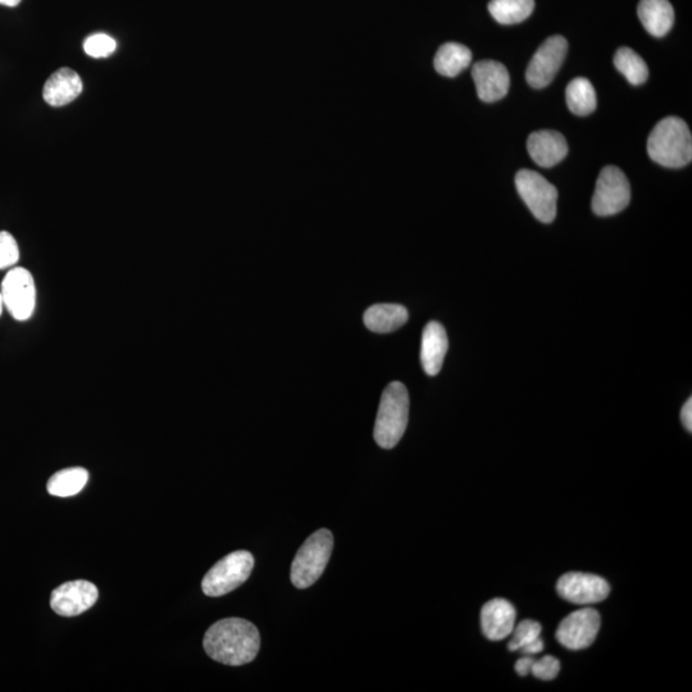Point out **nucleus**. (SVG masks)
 Masks as SVG:
<instances>
[{
	"label": "nucleus",
	"instance_id": "1",
	"mask_svg": "<svg viewBox=\"0 0 692 692\" xmlns=\"http://www.w3.org/2000/svg\"><path fill=\"white\" fill-rule=\"evenodd\" d=\"M203 645L208 657L226 666L238 667L256 659L261 636L252 622L226 618L208 628Z\"/></svg>",
	"mask_w": 692,
	"mask_h": 692
},
{
	"label": "nucleus",
	"instance_id": "15",
	"mask_svg": "<svg viewBox=\"0 0 692 692\" xmlns=\"http://www.w3.org/2000/svg\"><path fill=\"white\" fill-rule=\"evenodd\" d=\"M516 626V609L508 600H490L481 610V628L487 639L500 641L512 635Z\"/></svg>",
	"mask_w": 692,
	"mask_h": 692
},
{
	"label": "nucleus",
	"instance_id": "19",
	"mask_svg": "<svg viewBox=\"0 0 692 692\" xmlns=\"http://www.w3.org/2000/svg\"><path fill=\"white\" fill-rule=\"evenodd\" d=\"M407 308L400 304H375L364 312L363 321L368 330L389 334L408 322Z\"/></svg>",
	"mask_w": 692,
	"mask_h": 692
},
{
	"label": "nucleus",
	"instance_id": "29",
	"mask_svg": "<svg viewBox=\"0 0 692 692\" xmlns=\"http://www.w3.org/2000/svg\"><path fill=\"white\" fill-rule=\"evenodd\" d=\"M534 655H525L521 659L517 660L516 672L519 676L525 677L528 673H531L532 664H534Z\"/></svg>",
	"mask_w": 692,
	"mask_h": 692
},
{
	"label": "nucleus",
	"instance_id": "24",
	"mask_svg": "<svg viewBox=\"0 0 692 692\" xmlns=\"http://www.w3.org/2000/svg\"><path fill=\"white\" fill-rule=\"evenodd\" d=\"M614 66L631 85H643L648 80V65L631 48L622 47L617 50L616 56H614Z\"/></svg>",
	"mask_w": 692,
	"mask_h": 692
},
{
	"label": "nucleus",
	"instance_id": "18",
	"mask_svg": "<svg viewBox=\"0 0 692 692\" xmlns=\"http://www.w3.org/2000/svg\"><path fill=\"white\" fill-rule=\"evenodd\" d=\"M637 15L644 29L655 38L666 36L675 24V11L669 0H641Z\"/></svg>",
	"mask_w": 692,
	"mask_h": 692
},
{
	"label": "nucleus",
	"instance_id": "12",
	"mask_svg": "<svg viewBox=\"0 0 692 692\" xmlns=\"http://www.w3.org/2000/svg\"><path fill=\"white\" fill-rule=\"evenodd\" d=\"M98 587L89 581L66 582L50 596V607L62 617L80 616L98 602Z\"/></svg>",
	"mask_w": 692,
	"mask_h": 692
},
{
	"label": "nucleus",
	"instance_id": "2",
	"mask_svg": "<svg viewBox=\"0 0 692 692\" xmlns=\"http://www.w3.org/2000/svg\"><path fill=\"white\" fill-rule=\"evenodd\" d=\"M648 154L658 165L682 168L692 159V136L686 122L666 117L654 127L648 140Z\"/></svg>",
	"mask_w": 692,
	"mask_h": 692
},
{
	"label": "nucleus",
	"instance_id": "6",
	"mask_svg": "<svg viewBox=\"0 0 692 692\" xmlns=\"http://www.w3.org/2000/svg\"><path fill=\"white\" fill-rule=\"evenodd\" d=\"M516 188L532 215L544 223L557 217L558 190L540 173L521 170L516 175Z\"/></svg>",
	"mask_w": 692,
	"mask_h": 692
},
{
	"label": "nucleus",
	"instance_id": "3",
	"mask_svg": "<svg viewBox=\"0 0 692 692\" xmlns=\"http://www.w3.org/2000/svg\"><path fill=\"white\" fill-rule=\"evenodd\" d=\"M409 418V394L402 382H391L381 396L375 423V441L382 449H393L402 440Z\"/></svg>",
	"mask_w": 692,
	"mask_h": 692
},
{
	"label": "nucleus",
	"instance_id": "5",
	"mask_svg": "<svg viewBox=\"0 0 692 692\" xmlns=\"http://www.w3.org/2000/svg\"><path fill=\"white\" fill-rule=\"evenodd\" d=\"M253 568L254 558L249 552L240 550L226 555L203 578V593L212 598L229 594L248 580Z\"/></svg>",
	"mask_w": 692,
	"mask_h": 692
},
{
	"label": "nucleus",
	"instance_id": "27",
	"mask_svg": "<svg viewBox=\"0 0 692 692\" xmlns=\"http://www.w3.org/2000/svg\"><path fill=\"white\" fill-rule=\"evenodd\" d=\"M20 261V248L8 231H0V270L13 268Z\"/></svg>",
	"mask_w": 692,
	"mask_h": 692
},
{
	"label": "nucleus",
	"instance_id": "21",
	"mask_svg": "<svg viewBox=\"0 0 692 692\" xmlns=\"http://www.w3.org/2000/svg\"><path fill=\"white\" fill-rule=\"evenodd\" d=\"M89 481V472L83 467L66 468L49 478L47 490L50 495L68 498L79 494Z\"/></svg>",
	"mask_w": 692,
	"mask_h": 692
},
{
	"label": "nucleus",
	"instance_id": "16",
	"mask_svg": "<svg viewBox=\"0 0 692 692\" xmlns=\"http://www.w3.org/2000/svg\"><path fill=\"white\" fill-rule=\"evenodd\" d=\"M449 341L444 326L439 322L427 323L422 334L421 363L429 376H436L443 368Z\"/></svg>",
	"mask_w": 692,
	"mask_h": 692
},
{
	"label": "nucleus",
	"instance_id": "9",
	"mask_svg": "<svg viewBox=\"0 0 692 692\" xmlns=\"http://www.w3.org/2000/svg\"><path fill=\"white\" fill-rule=\"evenodd\" d=\"M568 43L561 35L550 36L532 57L526 79L531 88L544 89L554 80L567 56Z\"/></svg>",
	"mask_w": 692,
	"mask_h": 692
},
{
	"label": "nucleus",
	"instance_id": "14",
	"mask_svg": "<svg viewBox=\"0 0 692 692\" xmlns=\"http://www.w3.org/2000/svg\"><path fill=\"white\" fill-rule=\"evenodd\" d=\"M528 153L537 166L552 168L568 154V144L561 132L541 130L532 132L527 140Z\"/></svg>",
	"mask_w": 692,
	"mask_h": 692
},
{
	"label": "nucleus",
	"instance_id": "23",
	"mask_svg": "<svg viewBox=\"0 0 692 692\" xmlns=\"http://www.w3.org/2000/svg\"><path fill=\"white\" fill-rule=\"evenodd\" d=\"M535 9V0H491L489 12L502 25H516L527 20Z\"/></svg>",
	"mask_w": 692,
	"mask_h": 692
},
{
	"label": "nucleus",
	"instance_id": "8",
	"mask_svg": "<svg viewBox=\"0 0 692 692\" xmlns=\"http://www.w3.org/2000/svg\"><path fill=\"white\" fill-rule=\"evenodd\" d=\"M631 202V186L625 173L616 166L604 167L596 182L593 212L596 216L617 215Z\"/></svg>",
	"mask_w": 692,
	"mask_h": 692
},
{
	"label": "nucleus",
	"instance_id": "11",
	"mask_svg": "<svg viewBox=\"0 0 692 692\" xmlns=\"http://www.w3.org/2000/svg\"><path fill=\"white\" fill-rule=\"evenodd\" d=\"M559 596L577 605H591L608 598L610 586L603 577L591 573L569 572L559 578Z\"/></svg>",
	"mask_w": 692,
	"mask_h": 692
},
{
	"label": "nucleus",
	"instance_id": "10",
	"mask_svg": "<svg viewBox=\"0 0 692 692\" xmlns=\"http://www.w3.org/2000/svg\"><path fill=\"white\" fill-rule=\"evenodd\" d=\"M600 623L598 610L578 609L563 619L557 630V640L569 650L589 648L599 634Z\"/></svg>",
	"mask_w": 692,
	"mask_h": 692
},
{
	"label": "nucleus",
	"instance_id": "7",
	"mask_svg": "<svg viewBox=\"0 0 692 692\" xmlns=\"http://www.w3.org/2000/svg\"><path fill=\"white\" fill-rule=\"evenodd\" d=\"M4 308L18 322L29 321L36 309V285L34 276L24 267H13L2 281Z\"/></svg>",
	"mask_w": 692,
	"mask_h": 692
},
{
	"label": "nucleus",
	"instance_id": "28",
	"mask_svg": "<svg viewBox=\"0 0 692 692\" xmlns=\"http://www.w3.org/2000/svg\"><path fill=\"white\" fill-rule=\"evenodd\" d=\"M559 671H561V662L557 658L552 657V655H546L544 658L535 660L531 668L532 675L543 681L554 680L558 676Z\"/></svg>",
	"mask_w": 692,
	"mask_h": 692
},
{
	"label": "nucleus",
	"instance_id": "33",
	"mask_svg": "<svg viewBox=\"0 0 692 692\" xmlns=\"http://www.w3.org/2000/svg\"><path fill=\"white\" fill-rule=\"evenodd\" d=\"M3 308H4L3 298H2V293H0V316H2Z\"/></svg>",
	"mask_w": 692,
	"mask_h": 692
},
{
	"label": "nucleus",
	"instance_id": "25",
	"mask_svg": "<svg viewBox=\"0 0 692 692\" xmlns=\"http://www.w3.org/2000/svg\"><path fill=\"white\" fill-rule=\"evenodd\" d=\"M541 630H543V628H541L539 622L532 621V619L522 621L518 626H514L512 640L511 643L508 644V649L511 651H518L525 648V646L531 644L532 641L539 639Z\"/></svg>",
	"mask_w": 692,
	"mask_h": 692
},
{
	"label": "nucleus",
	"instance_id": "13",
	"mask_svg": "<svg viewBox=\"0 0 692 692\" xmlns=\"http://www.w3.org/2000/svg\"><path fill=\"white\" fill-rule=\"evenodd\" d=\"M478 98L485 103L498 102L508 94L511 76L502 63L496 61L477 62L472 68Z\"/></svg>",
	"mask_w": 692,
	"mask_h": 692
},
{
	"label": "nucleus",
	"instance_id": "30",
	"mask_svg": "<svg viewBox=\"0 0 692 692\" xmlns=\"http://www.w3.org/2000/svg\"><path fill=\"white\" fill-rule=\"evenodd\" d=\"M681 420L684 423L685 429L692 432V399L690 398L684 405L681 411Z\"/></svg>",
	"mask_w": 692,
	"mask_h": 692
},
{
	"label": "nucleus",
	"instance_id": "22",
	"mask_svg": "<svg viewBox=\"0 0 692 692\" xmlns=\"http://www.w3.org/2000/svg\"><path fill=\"white\" fill-rule=\"evenodd\" d=\"M566 100L569 111L576 116H589L596 109V93L593 84L585 77H577L568 84Z\"/></svg>",
	"mask_w": 692,
	"mask_h": 692
},
{
	"label": "nucleus",
	"instance_id": "26",
	"mask_svg": "<svg viewBox=\"0 0 692 692\" xmlns=\"http://www.w3.org/2000/svg\"><path fill=\"white\" fill-rule=\"evenodd\" d=\"M116 49V40L107 34L91 35L84 42L85 53L93 58L109 57L111 54L115 53Z\"/></svg>",
	"mask_w": 692,
	"mask_h": 692
},
{
	"label": "nucleus",
	"instance_id": "32",
	"mask_svg": "<svg viewBox=\"0 0 692 692\" xmlns=\"http://www.w3.org/2000/svg\"><path fill=\"white\" fill-rule=\"evenodd\" d=\"M21 0H0V4L6 7H17Z\"/></svg>",
	"mask_w": 692,
	"mask_h": 692
},
{
	"label": "nucleus",
	"instance_id": "4",
	"mask_svg": "<svg viewBox=\"0 0 692 692\" xmlns=\"http://www.w3.org/2000/svg\"><path fill=\"white\" fill-rule=\"evenodd\" d=\"M334 549V536L329 530L314 532L299 549L291 566V582L298 589L316 584L323 575Z\"/></svg>",
	"mask_w": 692,
	"mask_h": 692
},
{
	"label": "nucleus",
	"instance_id": "17",
	"mask_svg": "<svg viewBox=\"0 0 692 692\" xmlns=\"http://www.w3.org/2000/svg\"><path fill=\"white\" fill-rule=\"evenodd\" d=\"M83 81L77 72L63 67L54 72L44 85L43 98L52 107L67 106L80 97Z\"/></svg>",
	"mask_w": 692,
	"mask_h": 692
},
{
	"label": "nucleus",
	"instance_id": "20",
	"mask_svg": "<svg viewBox=\"0 0 692 692\" xmlns=\"http://www.w3.org/2000/svg\"><path fill=\"white\" fill-rule=\"evenodd\" d=\"M472 62V52L466 45L446 43L437 50L434 66L440 75L455 77L466 70Z\"/></svg>",
	"mask_w": 692,
	"mask_h": 692
},
{
	"label": "nucleus",
	"instance_id": "31",
	"mask_svg": "<svg viewBox=\"0 0 692 692\" xmlns=\"http://www.w3.org/2000/svg\"><path fill=\"white\" fill-rule=\"evenodd\" d=\"M544 650V643L543 640H541V637L539 639H536L535 641H532L531 644H528L525 646V648H522L521 651L525 655H536L541 653V651Z\"/></svg>",
	"mask_w": 692,
	"mask_h": 692
}]
</instances>
